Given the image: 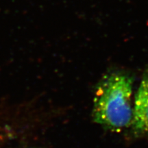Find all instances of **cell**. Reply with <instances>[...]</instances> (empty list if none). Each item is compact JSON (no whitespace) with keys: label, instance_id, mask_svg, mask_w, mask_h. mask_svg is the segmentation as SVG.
<instances>
[{"label":"cell","instance_id":"2","mask_svg":"<svg viewBox=\"0 0 148 148\" xmlns=\"http://www.w3.org/2000/svg\"><path fill=\"white\" fill-rule=\"evenodd\" d=\"M131 125L136 134L148 133V70L144 72L135 95Z\"/></svg>","mask_w":148,"mask_h":148},{"label":"cell","instance_id":"1","mask_svg":"<svg viewBox=\"0 0 148 148\" xmlns=\"http://www.w3.org/2000/svg\"><path fill=\"white\" fill-rule=\"evenodd\" d=\"M132 85V77L123 72H112L105 75L96 87L93 121L116 131L131 125Z\"/></svg>","mask_w":148,"mask_h":148}]
</instances>
